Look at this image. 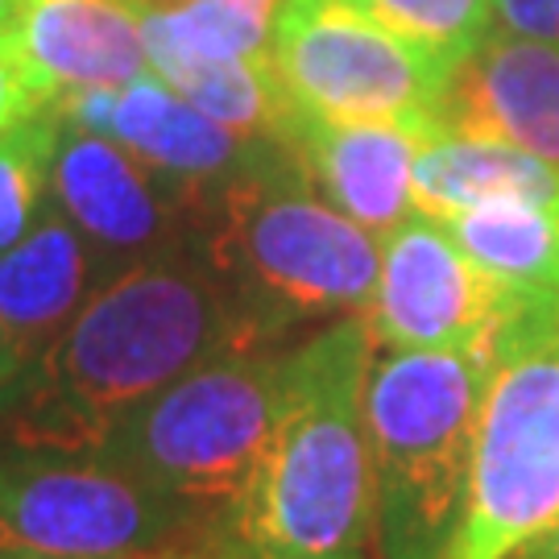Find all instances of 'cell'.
Returning a JSON list of instances; mask_svg holds the SVG:
<instances>
[{
	"mask_svg": "<svg viewBox=\"0 0 559 559\" xmlns=\"http://www.w3.org/2000/svg\"><path fill=\"white\" fill-rule=\"evenodd\" d=\"M249 340L258 336H249L200 237L133 261L108 274L13 381L4 436L21 448L92 452L133 406Z\"/></svg>",
	"mask_w": 559,
	"mask_h": 559,
	"instance_id": "1",
	"label": "cell"
},
{
	"mask_svg": "<svg viewBox=\"0 0 559 559\" xmlns=\"http://www.w3.org/2000/svg\"><path fill=\"white\" fill-rule=\"evenodd\" d=\"M369 320L344 316L286 357L278 423L221 522V559H369Z\"/></svg>",
	"mask_w": 559,
	"mask_h": 559,
	"instance_id": "2",
	"label": "cell"
},
{
	"mask_svg": "<svg viewBox=\"0 0 559 559\" xmlns=\"http://www.w3.org/2000/svg\"><path fill=\"white\" fill-rule=\"evenodd\" d=\"M200 245L258 340L369 311L378 295L381 237L323 200L286 141L207 195Z\"/></svg>",
	"mask_w": 559,
	"mask_h": 559,
	"instance_id": "3",
	"label": "cell"
},
{
	"mask_svg": "<svg viewBox=\"0 0 559 559\" xmlns=\"http://www.w3.org/2000/svg\"><path fill=\"white\" fill-rule=\"evenodd\" d=\"M480 353H394L373 360L365 423L373 456L378 559H452L468 510L480 399Z\"/></svg>",
	"mask_w": 559,
	"mask_h": 559,
	"instance_id": "4",
	"label": "cell"
},
{
	"mask_svg": "<svg viewBox=\"0 0 559 559\" xmlns=\"http://www.w3.org/2000/svg\"><path fill=\"white\" fill-rule=\"evenodd\" d=\"M286 357L265 340L224 348L133 406L92 452L224 522L278 423Z\"/></svg>",
	"mask_w": 559,
	"mask_h": 559,
	"instance_id": "5",
	"label": "cell"
},
{
	"mask_svg": "<svg viewBox=\"0 0 559 559\" xmlns=\"http://www.w3.org/2000/svg\"><path fill=\"white\" fill-rule=\"evenodd\" d=\"M485 360L468 510L452 559H506L559 522V307H510Z\"/></svg>",
	"mask_w": 559,
	"mask_h": 559,
	"instance_id": "6",
	"label": "cell"
},
{
	"mask_svg": "<svg viewBox=\"0 0 559 559\" xmlns=\"http://www.w3.org/2000/svg\"><path fill=\"white\" fill-rule=\"evenodd\" d=\"M0 559H221V519L100 452H0Z\"/></svg>",
	"mask_w": 559,
	"mask_h": 559,
	"instance_id": "7",
	"label": "cell"
},
{
	"mask_svg": "<svg viewBox=\"0 0 559 559\" xmlns=\"http://www.w3.org/2000/svg\"><path fill=\"white\" fill-rule=\"evenodd\" d=\"M270 59L311 117L427 129H440L436 108L456 71L344 0H282Z\"/></svg>",
	"mask_w": 559,
	"mask_h": 559,
	"instance_id": "8",
	"label": "cell"
},
{
	"mask_svg": "<svg viewBox=\"0 0 559 559\" xmlns=\"http://www.w3.org/2000/svg\"><path fill=\"white\" fill-rule=\"evenodd\" d=\"M50 200L96 249L108 274L200 237L203 200L120 141L62 117Z\"/></svg>",
	"mask_w": 559,
	"mask_h": 559,
	"instance_id": "9",
	"label": "cell"
},
{
	"mask_svg": "<svg viewBox=\"0 0 559 559\" xmlns=\"http://www.w3.org/2000/svg\"><path fill=\"white\" fill-rule=\"evenodd\" d=\"M514 302L464 258L440 221L415 212L381 237L369 332L394 353H480Z\"/></svg>",
	"mask_w": 559,
	"mask_h": 559,
	"instance_id": "10",
	"label": "cell"
},
{
	"mask_svg": "<svg viewBox=\"0 0 559 559\" xmlns=\"http://www.w3.org/2000/svg\"><path fill=\"white\" fill-rule=\"evenodd\" d=\"M59 112L80 129L104 133L150 162L166 179L182 182L203 203L207 195L245 175L278 141H245L233 129L200 112L162 75H141L124 87H87L59 96Z\"/></svg>",
	"mask_w": 559,
	"mask_h": 559,
	"instance_id": "11",
	"label": "cell"
},
{
	"mask_svg": "<svg viewBox=\"0 0 559 559\" xmlns=\"http://www.w3.org/2000/svg\"><path fill=\"white\" fill-rule=\"evenodd\" d=\"M436 120L440 133L506 141L559 166V46L493 25L448 75Z\"/></svg>",
	"mask_w": 559,
	"mask_h": 559,
	"instance_id": "12",
	"label": "cell"
},
{
	"mask_svg": "<svg viewBox=\"0 0 559 559\" xmlns=\"http://www.w3.org/2000/svg\"><path fill=\"white\" fill-rule=\"evenodd\" d=\"M440 129L402 120H323L299 108L290 150L323 200L369 233H394L415 216V158Z\"/></svg>",
	"mask_w": 559,
	"mask_h": 559,
	"instance_id": "13",
	"label": "cell"
},
{
	"mask_svg": "<svg viewBox=\"0 0 559 559\" xmlns=\"http://www.w3.org/2000/svg\"><path fill=\"white\" fill-rule=\"evenodd\" d=\"M104 278L96 249L59 203L46 200L38 224L0 253V340L21 373L62 336Z\"/></svg>",
	"mask_w": 559,
	"mask_h": 559,
	"instance_id": "14",
	"label": "cell"
},
{
	"mask_svg": "<svg viewBox=\"0 0 559 559\" xmlns=\"http://www.w3.org/2000/svg\"><path fill=\"white\" fill-rule=\"evenodd\" d=\"M4 41L55 100L154 75L141 17L124 0H21Z\"/></svg>",
	"mask_w": 559,
	"mask_h": 559,
	"instance_id": "15",
	"label": "cell"
},
{
	"mask_svg": "<svg viewBox=\"0 0 559 559\" xmlns=\"http://www.w3.org/2000/svg\"><path fill=\"white\" fill-rule=\"evenodd\" d=\"M415 212L448 221L456 212L498 200L559 203V166L493 138L436 133L423 141L415 175Z\"/></svg>",
	"mask_w": 559,
	"mask_h": 559,
	"instance_id": "16",
	"label": "cell"
},
{
	"mask_svg": "<svg viewBox=\"0 0 559 559\" xmlns=\"http://www.w3.org/2000/svg\"><path fill=\"white\" fill-rule=\"evenodd\" d=\"M440 224L514 307H559V203L498 200Z\"/></svg>",
	"mask_w": 559,
	"mask_h": 559,
	"instance_id": "17",
	"label": "cell"
},
{
	"mask_svg": "<svg viewBox=\"0 0 559 559\" xmlns=\"http://www.w3.org/2000/svg\"><path fill=\"white\" fill-rule=\"evenodd\" d=\"M154 75L245 141H290L299 104L270 55L253 59H154Z\"/></svg>",
	"mask_w": 559,
	"mask_h": 559,
	"instance_id": "18",
	"label": "cell"
},
{
	"mask_svg": "<svg viewBox=\"0 0 559 559\" xmlns=\"http://www.w3.org/2000/svg\"><path fill=\"white\" fill-rule=\"evenodd\" d=\"M282 0H187L170 13H145L141 34L154 59H253L270 55Z\"/></svg>",
	"mask_w": 559,
	"mask_h": 559,
	"instance_id": "19",
	"label": "cell"
},
{
	"mask_svg": "<svg viewBox=\"0 0 559 559\" xmlns=\"http://www.w3.org/2000/svg\"><path fill=\"white\" fill-rule=\"evenodd\" d=\"M59 100L0 133V253L13 249L50 200V170L59 150Z\"/></svg>",
	"mask_w": 559,
	"mask_h": 559,
	"instance_id": "20",
	"label": "cell"
},
{
	"mask_svg": "<svg viewBox=\"0 0 559 559\" xmlns=\"http://www.w3.org/2000/svg\"><path fill=\"white\" fill-rule=\"evenodd\" d=\"M390 34L456 67L493 29V0H344Z\"/></svg>",
	"mask_w": 559,
	"mask_h": 559,
	"instance_id": "21",
	"label": "cell"
},
{
	"mask_svg": "<svg viewBox=\"0 0 559 559\" xmlns=\"http://www.w3.org/2000/svg\"><path fill=\"white\" fill-rule=\"evenodd\" d=\"M50 104H55L50 87L13 55L9 41L0 38V133H9L13 124L50 108Z\"/></svg>",
	"mask_w": 559,
	"mask_h": 559,
	"instance_id": "22",
	"label": "cell"
},
{
	"mask_svg": "<svg viewBox=\"0 0 559 559\" xmlns=\"http://www.w3.org/2000/svg\"><path fill=\"white\" fill-rule=\"evenodd\" d=\"M493 25L559 46V0H493Z\"/></svg>",
	"mask_w": 559,
	"mask_h": 559,
	"instance_id": "23",
	"label": "cell"
},
{
	"mask_svg": "<svg viewBox=\"0 0 559 559\" xmlns=\"http://www.w3.org/2000/svg\"><path fill=\"white\" fill-rule=\"evenodd\" d=\"M506 559H559V522L556 526H547L543 535H535L531 543H522L519 551Z\"/></svg>",
	"mask_w": 559,
	"mask_h": 559,
	"instance_id": "24",
	"label": "cell"
},
{
	"mask_svg": "<svg viewBox=\"0 0 559 559\" xmlns=\"http://www.w3.org/2000/svg\"><path fill=\"white\" fill-rule=\"evenodd\" d=\"M17 378H21V365L13 360V353L4 348V340H0V394H4Z\"/></svg>",
	"mask_w": 559,
	"mask_h": 559,
	"instance_id": "25",
	"label": "cell"
},
{
	"mask_svg": "<svg viewBox=\"0 0 559 559\" xmlns=\"http://www.w3.org/2000/svg\"><path fill=\"white\" fill-rule=\"evenodd\" d=\"M17 13H21V0H0V38H9V29H13Z\"/></svg>",
	"mask_w": 559,
	"mask_h": 559,
	"instance_id": "26",
	"label": "cell"
}]
</instances>
